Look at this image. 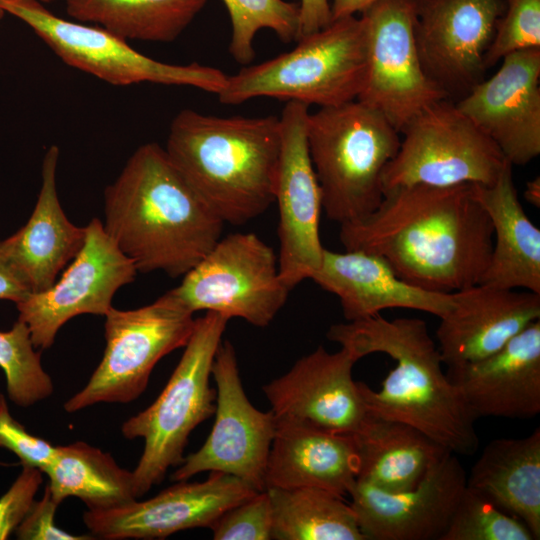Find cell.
<instances>
[{
  "instance_id": "cell-1",
  "label": "cell",
  "mask_w": 540,
  "mask_h": 540,
  "mask_svg": "<svg viewBox=\"0 0 540 540\" xmlns=\"http://www.w3.org/2000/svg\"><path fill=\"white\" fill-rule=\"evenodd\" d=\"M345 250L383 258L404 281L453 293L479 283L493 229L472 184L409 185L384 191L369 215L340 224Z\"/></svg>"
},
{
  "instance_id": "cell-2",
  "label": "cell",
  "mask_w": 540,
  "mask_h": 540,
  "mask_svg": "<svg viewBox=\"0 0 540 540\" xmlns=\"http://www.w3.org/2000/svg\"><path fill=\"white\" fill-rule=\"evenodd\" d=\"M103 223L142 273L184 276L222 237L224 222L150 142L138 147L104 192Z\"/></svg>"
},
{
  "instance_id": "cell-3",
  "label": "cell",
  "mask_w": 540,
  "mask_h": 540,
  "mask_svg": "<svg viewBox=\"0 0 540 540\" xmlns=\"http://www.w3.org/2000/svg\"><path fill=\"white\" fill-rule=\"evenodd\" d=\"M326 336L358 360L372 353L395 360L379 391L357 382L369 413L411 425L456 455L477 451L476 419L443 371L439 349L424 320H387L377 314L334 324Z\"/></svg>"
},
{
  "instance_id": "cell-4",
  "label": "cell",
  "mask_w": 540,
  "mask_h": 540,
  "mask_svg": "<svg viewBox=\"0 0 540 540\" xmlns=\"http://www.w3.org/2000/svg\"><path fill=\"white\" fill-rule=\"evenodd\" d=\"M280 147L279 116L220 117L183 109L164 149L224 223L243 225L274 203Z\"/></svg>"
},
{
  "instance_id": "cell-5",
  "label": "cell",
  "mask_w": 540,
  "mask_h": 540,
  "mask_svg": "<svg viewBox=\"0 0 540 540\" xmlns=\"http://www.w3.org/2000/svg\"><path fill=\"white\" fill-rule=\"evenodd\" d=\"M306 137L326 216L343 224L373 212L383 199V172L399 149V132L353 100L309 112Z\"/></svg>"
},
{
  "instance_id": "cell-6",
  "label": "cell",
  "mask_w": 540,
  "mask_h": 540,
  "mask_svg": "<svg viewBox=\"0 0 540 540\" xmlns=\"http://www.w3.org/2000/svg\"><path fill=\"white\" fill-rule=\"evenodd\" d=\"M296 42L291 51L227 76L217 94L219 101L236 105L256 97H271L321 108L357 100L367 70L362 17L332 20Z\"/></svg>"
},
{
  "instance_id": "cell-7",
  "label": "cell",
  "mask_w": 540,
  "mask_h": 540,
  "mask_svg": "<svg viewBox=\"0 0 540 540\" xmlns=\"http://www.w3.org/2000/svg\"><path fill=\"white\" fill-rule=\"evenodd\" d=\"M230 319L207 311L193 332L166 386L156 400L121 426L129 440L144 439V450L132 471L136 498L162 482L179 466L191 432L215 412L216 390L210 386L212 364Z\"/></svg>"
},
{
  "instance_id": "cell-8",
  "label": "cell",
  "mask_w": 540,
  "mask_h": 540,
  "mask_svg": "<svg viewBox=\"0 0 540 540\" xmlns=\"http://www.w3.org/2000/svg\"><path fill=\"white\" fill-rule=\"evenodd\" d=\"M194 313L170 290L146 306L105 314L106 347L83 389L64 403L74 413L98 403H129L146 389L155 365L184 347Z\"/></svg>"
},
{
  "instance_id": "cell-9",
  "label": "cell",
  "mask_w": 540,
  "mask_h": 540,
  "mask_svg": "<svg viewBox=\"0 0 540 540\" xmlns=\"http://www.w3.org/2000/svg\"><path fill=\"white\" fill-rule=\"evenodd\" d=\"M0 11L29 26L67 65L112 85L148 82L218 94L226 84L227 75L217 68L155 60L103 28L56 16L36 0H0Z\"/></svg>"
},
{
  "instance_id": "cell-10",
  "label": "cell",
  "mask_w": 540,
  "mask_h": 540,
  "mask_svg": "<svg viewBox=\"0 0 540 540\" xmlns=\"http://www.w3.org/2000/svg\"><path fill=\"white\" fill-rule=\"evenodd\" d=\"M401 133L399 149L383 172V194L419 184L490 185L510 163L451 99L425 108Z\"/></svg>"
},
{
  "instance_id": "cell-11",
  "label": "cell",
  "mask_w": 540,
  "mask_h": 540,
  "mask_svg": "<svg viewBox=\"0 0 540 540\" xmlns=\"http://www.w3.org/2000/svg\"><path fill=\"white\" fill-rule=\"evenodd\" d=\"M171 291L193 313L217 312L263 328L285 305L290 289L271 246L255 233H232L221 237Z\"/></svg>"
},
{
  "instance_id": "cell-12",
  "label": "cell",
  "mask_w": 540,
  "mask_h": 540,
  "mask_svg": "<svg viewBox=\"0 0 540 540\" xmlns=\"http://www.w3.org/2000/svg\"><path fill=\"white\" fill-rule=\"evenodd\" d=\"M361 14L367 70L357 100L401 133L421 111L449 97L422 67L414 35L415 0H380Z\"/></svg>"
},
{
  "instance_id": "cell-13",
  "label": "cell",
  "mask_w": 540,
  "mask_h": 540,
  "mask_svg": "<svg viewBox=\"0 0 540 540\" xmlns=\"http://www.w3.org/2000/svg\"><path fill=\"white\" fill-rule=\"evenodd\" d=\"M211 375L217 386L214 425L201 448L184 458L171 479L186 481L201 472H220L264 491L276 417L272 411L258 410L247 398L235 349L227 340L216 351Z\"/></svg>"
},
{
  "instance_id": "cell-14",
  "label": "cell",
  "mask_w": 540,
  "mask_h": 540,
  "mask_svg": "<svg viewBox=\"0 0 540 540\" xmlns=\"http://www.w3.org/2000/svg\"><path fill=\"white\" fill-rule=\"evenodd\" d=\"M85 228L84 244L61 277L48 289L16 303L18 320L27 325L35 348L51 347L60 328L75 316H105L117 290L131 283L138 272L103 222L94 218Z\"/></svg>"
},
{
  "instance_id": "cell-15",
  "label": "cell",
  "mask_w": 540,
  "mask_h": 540,
  "mask_svg": "<svg viewBox=\"0 0 540 540\" xmlns=\"http://www.w3.org/2000/svg\"><path fill=\"white\" fill-rule=\"evenodd\" d=\"M308 115V105L289 101L279 116L281 147L274 193L279 211L278 266L290 290L310 279L324 250L319 233L322 194L308 151Z\"/></svg>"
},
{
  "instance_id": "cell-16",
  "label": "cell",
  "mask_w": 540,
  "mask_h": 540,
  "mask_svg": "<svg viewBox=\"0 0 540 540\" xmlns=\"http://www.w3.org/2000/svg\"><path fill=\"white\" fill-rule=\"evenodd\" d=\"M414 35L426 75L451 99L483 80L505 0H415Z\"/></svg>"
},
{
  "instance_id": "cell-17",
  "label": "cell",
  "mask_w": 540,
  "mask_h": 540,
  "mask_svg": "<svg viewBox=\"0 0 540 540\" xmlns=\"http://www.w3.org/2000/svg\"><path fill=\"white\" fill-rule=\"evenodd\" d=\"M258 492L235 476L210 472L203 482L178 481L144 501L88 510L83 522L94 538L164 539L182 530L210 528L229 508Z\"/></svg>"
},
{
  "instance_id": "cell-18",
  "label": "cell",
  "mask_w": 540,
  "mask_h": 540,
  "mask_svg": "<svg viewBox=\"0 0 540 540\" xmlns=\"http://www.w3.org/2000/svg\"><path fill=\"white\" fill-rule=\"evenodd\" d=\"M466 482L460 460L447 450L406 491L385 492L356 480L350 506L366 540H441Z\"/></svg>"
},
{
  "instance_id": "cell-19",
  "label": "cell",
  "mask_w": 540,
  "mask_h": 540,
  "mask_svg": "<svg viewBox=\"0 0 540 540\" xmlns=\"http://www.w3.org/2000/svg\"><path fill=\"white\" fill-rule=\"evenodd\" d=\"M539 84L540 48L517 51L455 103L507 161L523 166L540 154Z\"/></svg>"
},
{
  "instance_id": "cell-20",
  "label": "cell",
  "mask_w": 540,
  "mask_h": 540,
  "mask_svg": "<svg viewBox=\"0 0 540 540\" xmlns=\"http://www.w3.org/2000/svg\"><path fill=\"white\" fill-rule=\"evenodd\" d=\"M358 358L341 347L330 353L319 346L295 362L284 375L262 389L276 417L296 420L323 430L355 434L369 412L352 369Z\"/></svg>"
},
{
  "instance_id": "cell-21",
  "label": "cell",
  "mask_w": 540,
  "mask_h": 540,
  "mask_svg": "<svg viewBox=\"0 0 540 540\" xmlns=\"http://www.w3.org/2000/svg\"><path fill=\"white\" fill-rule=\"evenodd\" d=\"M436 331L443 364L458 367L489 356L540 319V294L477 283L455 291Z\"/></svg>"
},
{
  "instance_id": "cell-22",
  "label": "cell",
  "mask_w": 540,
  "mask_h": 540,
  "mask_svg": "<svg viewBox=\"0 0 540 540\" xmlns=\"http://www.w3.org/2000/svg\"><path fill=\"white\" fill-rule=\"evenodd\" d=\"M475 419H529L540 412V319L493 354L448 368Z\"/></svg>"
},
{
  "instance_id": "cell-23",
  "label": "cell",
  "mask_w": 540,
  "mask_h": 540,
  "mask_svg": "<svg viewBox=\"0 0 540 540\" xmlns=\"http://www.w3.org/2000/svg\"><path fill=\"white\" fill-rule=\"evenodd\" d=\"M336 295L347 321L360 320L391 308H405L438 318L453 306V294L429 291L401 279L380 256L324 248L319 267L310 277Z\"/></svg>"
},
{
  "instance_id": "cell-24",
  "label": "cell",
  "mask_w": 540,
  "mask_h": 540,
  "mask_svg": "<svg viewBox=\"0 0 540 540\" xmlns=\"http://www.w3.org/2000/svg\"><path fill=\"white\" fill-rule=\"evenodd\" d=\"M59 148L52 145L42 163V184L34 210L12 236L0 241V252L31 293L48 289L82 248L86 228L65 215L56 188Z\"/></svg>"
},
{
  "instance_id": "cell-25",
  "label": "cell",
  "mask_w": 540,
  "mask_h": 540,
  "mask_svg": "<svg viewBox=\"0 0 540 540\" xmlns=\"http://www.w3.org/2000/svg\"><path fill=\"white\" fill-rule=\"evenodd\" d=\"M356 472L351 434L276 417L266 466V489L309 487L343 497L355 484Z\"/></svg>"
},
{
  "instance_id": "cell-26",
  "label": "cell",
  "mask_w": 540,
  "mask_h": 540,
  "mask_svg": "<svg viewBox=\"0 0 540 540\" xmlns=\"http://www.w3.org/2000/svg\"><path fill=\"white\" fill-rule=\"evenodd\" d=\"M512 167L507 163L490 185L472 184L493 229L490 259L479 283L540 294V230L518 199Z\"/></svg>"
},
{
  "instance_id": "cell-27",
  "label": "cell",
  "mask_w": 540,
  "mask_h": 540,
  "mask_svg": "<svg viewBox=\"0 0 540 540\" xmlns=\"http://www.w3.org/2000/svg\"><path fill=\"white\" fill-rule=\"evenodd\" d=\"M466 486L522 521L540 538V429L518 439L489 442L473 465Z\"/></svg>"
},
{
  "instance_id": "cell-28",
  "label": "cell",
  "mask_w": 540,
  "mask_h": 540,
  "mask_svg": "<svg viewBox=\"0 0 540 540\" xmlns=\"http://www.w3.org/2000/svg\"><path fill=\"white\" fill-rule=\"evenodd\" d=\"M351 435L357 458L356 480L390 493L417 486L447 451L413 426L371 413L363 428Z\"/></svg>"
},
{
  "instance_id": "cell-29",
  "label": "cell",
  "mask_w": 540,
  "mask_h": 540,
  "mask_svg": "<svg viewBox=\"0 0 540 540\" xmlns=\"http://www.w3.org/2000/svg\"><path fill=\"white\" fill-rule=\"evenodd\" d=\"M42 472L59 505L68 497H77L88 510L102 511L137 499L132 471L121 468L109 453L82 441L56 446Z\"/></svg>"
},
{
  "instance_id": "cell-30",
  "label": "cell",
  "mask_w": 540,
  "mask_h": 540,
  "mask_svg": "<svg viewBox=\"0 0 540 540\" xmlns=\"http://www.w3.org/2000/svg\"><path fill=\"white\" fill-rule=\"evenodd\" d=\"M207 0H64L67 14L128 41L171 42Z\"/></svg>"
},
{
  "instance_id": "cell-31",
  "label": "cell",
  "mask_w": 540,
  "mask_h": 540,
  "mask_svg": "<svg viewBox=\"0 0 540 540\" xmlns=\"http://www.w3.org/2000/svg\"><path fill=\"white\" fill-rule=\"evenodd\" d=\"M272 539L366 540L343 497L318 488H268Z\"/></svg>"
},
{
  "instance_id": "cell-32",
  "label": "cell",
  "mask_w": 540,
  "mask_h": 540,
  "mask_svg": "<svg viewBox=\"0 0 540 540\" xmlns=\"http://www.w3.org/2000/svg\"><path fill=\"white\" fill-rule=\"evenodd\" d=\"M231 20L229 53L239 64L255 58L254 39L261 29L272 30L289 43L299 38V5L285 0H223Z\"/></svg>"
},
{
  "instance_id": "cell-33",
  "label": "cell",
  "mask_w": 540,
  "mask_h": 540,
  "mask_svg": "<svg viewBox=\"0 0 540 540\" xmlns=\"http://www.w3.org/2000/svg\"><path fill=\"white\" fill-rule=\"evenodd\" d=\"M0 368L6 378L8 397L18 406H32L54 392L40 352L35 350L27 325L20 320L10 330L0 331Z\"/></svg>"
},
{
  "instance_id": "cell-34",
  "label": "cell",
  "mask_w": 540,
  "mask_h": 540,
  "mask_svg": "<svg viewBox=\"0 0 540 540\" xmlns=\"http://www.w3.org/2000/svg\"><path fill=\"white\" fill-rule=\"evenodd\" d=\"M529 528L466 486L441 540H533Z\"/></svg>"
},
{
  "instance_id": "cell-35",
  "label": "cell",
  "mask_w": 540,
  "mask_h": 540,
  "mask_svg": "<svg viewBox=\"0 0 540 540\" xmlns=\"http://www.w3.org/2000/svg\"><path fill=\"white\" fill-rule=\"evenodd\" d=\"M505 1L485 56L486 69L511 53L540 48V0Z\"/></svg>"
},
{
  "instance_id": "cell-36",
  "label": "cell",
  "mask_w": 540,
  "mask_h": 540,
  "mask_svg": "<svg viewBox=\"0 0 540 540\" xmlns=\"http://www.w3.org/2000/svg\"><path fill=\"white\" fill-rule=\"evenodd\" d=\"M210 529L215 540L272 539V508L267 490L229 508Z\"/></svg>"
},
{
  "instance_id": "cell-37",
  "label": "cell",
  "mask_w": 540,
  "mask_h": 540,
  "mask_svg": "<svg viewBox=\"0 0 540 540\" xmlns=\"http://www.w3.org/2000/svg\"><path fill=\"white\" fill-rule=\"evenodd\" d=\"M0 447L14 453L22 466L42 469L51 461L56 446L30 434L11 414L0 392Z\"/></svg>"
},
{
  "instance_id": "cell-38",
  "label": "cell",
  "mask_w": 540,
  "mask_h": 540,
  "mask_svg": "<svg viewBox=\"0 0 540 540\" xmlns=\"http://www.w3.org/2000/svg\"><path fill=\"white\" fill-rule=\"evenodd\" d=\"M43 472L35 467L22 466V471L0 498V540L15 532L26 516L42 484Z\"/></svg>"
},
{
  "instance_id": "cell-39",
  "label": "cell",
  "mask_w": 540,
  "mask_h": 540,
  "mask_svg": "<svg viewBox=\"0 0 540 540\" xmlns=\"http://www.w3.org/2000/svg\"><path fill=\"white\" fill-rule=\"evenodd\" d=\"M59 506L52 498L48 486L40 500L32 503L24 519L15 530L20 540H90L92 535H73L55 525L54 516Z\"/></svg>"
},
{
  "instance_id": "cell-40",
  "label": "cell",
  "mask_w": 540,
  "mask_h": 540,
  "mask_svg": "<svg viewBox=\"0 0 540 540\" xmlns=\"http://www.w3.org/2000/svg\"><path fill=\"white\" fill-rule=\"evenodd\" d=\"M298 5L299 38L324 28L332 21L328 0H299Z\"/></svg>"
},
{
  "instance_id": "cell-41",
  "label": "cell",
  "mask_w": 540,
  "mask_h": 540,
  "mask_svg": "<svg viewBox=\"0 0 540 540\" xmlns=\"http://www.w3.org/2000/svg\"><path fill=\"white\" fill-rule=\"evenodd\" d=\"M30 294L0 252V299L19 303Z\"/></svg>"
},
{
  "instance_id": "cell-42",
  "label": "cell",
  "mask_w": 540,
  "mask_h": 540,
  "mask_svg": "<svg viewBox=\"0 0 540 540\" xmlns=\"http://www.w3.org/2000/svg\"><path fill=\"white\" fill-rule=\"evenodd\" d=\"M378 1L380 0H332L330 4L332 20L362 13Z\"/></svg>"
},
{
  "instance_id": "cell-43",
  "label": "cell",
  "mask_w": 540,
  "mask_h": 540,
  "mask_svg": "<svg viewBox=\"0 0 540 540\" xmlns=\"http://www.w3.org/2000/svg\"><path fill=\"white\" fill-rule=\"evenodd\" d=\"M525 199L534 207L540 206V178L539 176L528 181L524 191Z\"/></svg>"
},
{
  "instance_id": "cell-44",
  "label": "cell",
  "mask_w": 540,
  "mask_h": 540,
  "mask_svg": "<svg viewBox=\"0 0 540 540\" xmlns=\"http://www.w3.org/2000/svg\"><path fill=\"white\" fill-rule=\"evenodd\" d=\"M36 1H38V2H40V3H42V4H45V3L52 2V1H54V0H36Z\"/></svg>"
},
{
  "instance_id": "cell-45",
  "label": "cell",
  "mask_w": 540,
  "mask_h": 540,
  "mask_svg": "<svg viewBox=\"0 0 540 540\" xmlns=\"http://www.w3.org/2000/svg\"><path fill=\"white\" fill-rule=\"evenodd\" d=\"M0 466H9V464H8V463H4V462L0 461Z\"/></svg>"
},
{
  "instance_id": "cell-46",
  "label": "cell",
  "mask_w": 540,
  "mask_h": 540,
  "mask_svg": "<svg viewBox=\"0 0 540 540\" xmlns=\"http://www.w3.org/2000/svg\"><path fill=\"white\" fill-rule=\"evenodd\" d=\"M3 14H4V13L0 11V17H2V16H3Z\"/></svg>"
}]
</instances>
